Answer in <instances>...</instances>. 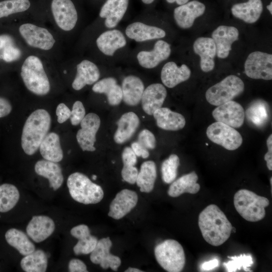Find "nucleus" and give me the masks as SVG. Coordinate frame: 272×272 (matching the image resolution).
<instances>
[{"mask_svg":"<svg viewBox=\"0 0 272 272\" xmlns=\"http://www.w3.org/2000/svg\"><path fill=\"white\" fill-rule=\"evenodd\" d=\"M179 164V158L175 154L171 155L163 162L161 165V173L162 180L165 183L169 184L175 180Z\"/></svg>","mask_w":272,"mask_h":272,"instance_id":"39","label":"nucleus"},{"mask_svg":"<svg viewBox=\"0 0 272 272\" xmlns=\"http://www.w3.org/2000/svg\"><path fill=\"white\" fill-rule=\"evenodd\" d=\"M206 134L212 142L230 151L237 149L243 142L242 137L238 131L219 121L210 124L207 129Z\"/></svg>","mask_w":272,"mask_h":272,"instance_id":"8","label":"nucleus"},{"mask_svg":"<svg viewBox=\"0 0 272 272\" xmlns=\"http://www.w3.org/2000/svg\"><path fill=\"white\" fill-rule=\"evenodd\" d=\"M268 107L262 101H257L252 103L245 113L249 122L256 126L265 124L268 118Z\"/></svg>","mask_w":272,"mask_h":272,"instance_id":"37","label":"nucleus"},{"mask_svg":"<svg viewBox=\"0 0 272 272\" xmlns=\"http://www.w3.org/2000/svg\"><path fill=\"white\" fill-rule=\"evenodd\" d=\"M100 77V70L95 63L88 59L83 60L77 65V73L72 86L75 90H80L86 85L97 82Z\"/></svg>","mask_w":272,"mask_h":272,"instance_id":"24","label":"nucleus"},{"mask_svg":"<svg viewBox=\"0 0 272 272\" xmlns=\"http://www.w3.org/2000/svg\"><path fill=\"white\" fill-rule=\"evenodd\" d=\"M167 90L164 86L160 83H154L145 89L142 98V105L144 111L152 115L161 108L166 98Z\"/></svg>","mask_w":272,"mask_h":272,"instance_id":"22","label":"nucleus"},{"mask_svg":"<svg viewBox=\"0 0 272 272\" xmlns=\"http://www.w3.org/2000/svg\"><path fill=\"white\" fill-rule=\"evenodd\" d=\"M156 259L160 265L169 272H179L185 264V256L182 245L176 240L167 239L157 245L154 250Z\"/></svg>","mask_w":272,"mask_h":272,"instance_id":"6","label":"nucleus"},{"mask_svg":"<svg viewBox=\"0 0 272 272\" xmlns=\"http://www.w3.org/2000/svg\"><path fill=\"white\" fill-rule=\"evenodd\" d=\"M141 1L144 5L149 6L152 5L155 0H141Z\"/></svg>","mask_w":272,"mask_h":272,"instance_id":"59","label":"nucleus"},{"mask_svg":"<svg viewBox=\"0 0 272 272\" xmlns=\"http://www.w3.org/2000/svg\"><path fill=\"white\" fill-rule=\"evenodd\" d=\"M198 224L203 239L212 246L221 245L231 235L232 225L216 205H210L200 212Z\"/></svg>","mask_w":272,"mask_h":272,"instance_id":"1","label":"nucleus"},{"mask_svg":"<svg viewBox=\"0 0 272 272\" xmlns=\"http://www.w3.org/2000/svg\"><path fill=\"white\" fill-rule=\"evenodd\" d=\"M157 125L160 128L171 131L182 129L185 125V119L181 114L167 107H161L153 113Z\"/></svg>","mask_w":272,"mask_h":272,"instance_id":"28","label":"nucleus"},{"mask_svg":"<svg viewBox=\"0 0 272 272\" xmlns=\"http://www.w3.org/2000/svg\"><path fill=\"white\" fill-rule=\"evenodd\" d=\"M157 178L156 166L154 162H144L138 173L136 183L142 192L149 193L154 188Z\"/></svg>","mask_w":272,"mask_h":272,"instance_id":"35","label":"nucleus"},{"mask_svg":"<svg viewBox=\"0 0 272 272\" xmlns=\"http://www.w3.org/2000/svg\"><path fill=\"white\" fill-rule=\"evenodd\" d=\"M121 87L124 103L129 106L137 105L145 90L142 80L136 76L128 75L123 78Z\"/></svg>","mask_w":272,"mask_h":272,"instance_id":"27","label":"nucleus"},{"mask_svg":"<svg viewBox=\"0 0 272 272\" xmlns=\"http://www.w3.org/2000/svg\"><path fill=\"white\" fill-rule=\"evenodd\" d=\"M125 272H143V271L134 267H129L126 270Z\"/></svg>","mask_w":272,"mask_h":272,"instance_id":"60","label":"nucleus"},{"mask_svg":"<svg viewBox=\"0 0 272 272\" xmlns=\"http://www.w3.org/2000/svg\"><path fill=\"white\" fill-rule=\"evenodd\" d=\"M269 204L265 197L254 192L242 189L234 196V205L237 212L245 220L255 222L263 219L265 216V208Z\"/></svg>","mask_w":272,"mask_h":272,"instance_id":"3","label":"nucleus"},{"mask_svg":"<svg viewBox=\"0 0 272 272\" xmlns=\"http://www.w3.org/2000/svg\"><path fill=\"white\" fill-rule=\"evenodd\" d=\"M19 31L26 43L32 47L48 50L52 48L55 42L47 29L31 23L22 24Z\"/></svg>","mask_w":272,"mask_h":272,"instance_id":"11","label":"nucleus"},{"mask_svg":"<svg viewBox=\"0 0 272 272\" xmlns=\"http://www.w3.org/2000/svg\"><path fill=\"white\" fill-rule=\"evenodd\" d=\"M92 177V179L95 180L97 178V176L95 175H93Z\"/></svg>","mask_w":272,"mask_h":272,"instance_id":"62","label":"nucleus"},{"mask_svg":"<svg viewBox=\"0 0 272 272\" xmlns=\"http://www.w3.org/2000/svg\"><path fill=\"white\" fill-rule=\"evenodd\" d=\"M120 264V258L117 256L110 254L108 257L100 265L104 269H107L109 267L112 270L116 271Z\"/></svg>","mask_w":272,"mask_h":272,"instance_id":"51","label":"nucleus"},{"mask_svg":"<svg viewBox=\"0 0 272 272\" xmlns=\"http://www.w3.org/2000/svg\"><path fill=\"white\" fill-rule=\"evenodd\" d=\"M206 10L205 5L201 2L193 0L176 7L173 11V17L177 25L182 29L191 27L195 20L202 16Z\"/></svg>","mask_w":272,"mask_h":272,"instance_id":"18","label":"nucleus"},{"mask_svg":"<svg viewBox=\"0 0 272 272\" xmlns=\"http://www.w3.org/2000/svg\"><path fill=\"white\" fill-rule=\"evenodd\" d=\"M217 121L228 125L233 128H239L243 124L245 111L238 102L231 100L219 105L212 112Z\"/></svg>","mask_w":272,"mask_h":272,"instance_id":"15","label":"nucleus"},{"mask_svg":"<svg viewBox=\"0 0 272 272\" xmlns=\"http://www.w3.org/2000/svg\"><path fill=\"white\" fill-rule=\"evenodd\" d=\"M92 90L96 93L104 94L110 105H118L122 100L121 87L113 77H108L98 81L93 85Z\"/></svg>","mask_w":272,"mask_h":272,"instance_id":"30","label":"nucleus"},{"mask_svg":"<svg viewBox=\"0 0 272 272\" xmlns=\"http://www.w3.org/2000/svg\"><path fill=\"white\" fill-rule=\"evenodd\" d=\"M138 173V169L134 166L127 165H123L121 172L123 180L131 184L136 182Z\"/></svg>","mask_w":272,"mask_h":272,"instance_id":"47","label":"nucleus"},{"mask_svg":"<svg viewBox=\"0 0 272 272\" xmlns=\"http://www.w3.org/2000/svg\"><path fill=\"white\" fill-rule=\"evenodd\" d=\"M67 185L72 197L85 205L97 203L104 196L102 187L80 172L73 173L69 176Z\"/></svg>","mask_w":272,"mask_h":272,"instance_id":"5","label":"nucleus"},{"mask_svg":"<svg viewBox=\"0 0 272 272\" xmlns=\"http://www.w3.org/2000/svg\"><path fill=\"white\" fill-rule=\"evenodd\" d=\"M118 127L114 135L115 143L121 144L128 141L140 125L138 115L133 112L123 114L117 122Z\"/></svg>","mask_w":272,"mask_h":272,"instance_id":"29","label":"nucleus"},{"mask_svg":"<svg viewBox=\"0 0 272 272\" xmlns=\"http://www.w3.org/2000/svg\"><path fill=\"white\" fill-rule=\"evenodd\" d=\"M244 87V84L240 78L229 75L210 87L206 92V98L210 104L218 106L240 95Z\"/></svg>","mask_w":272,"mask_h":272,"instance_id":"7","label":"nucleus"},{"mask_svg":"<svg viewBox=\"0 0 272 272\" xmlns=\"http://www.w3.org/2000/svg\"><path fill=\"white\" fill-rule=\"evenodd\" d=\"M138 142L148 150L154 149L156 145V138L150 130L145 129L139 134Z\"/></svg>","mask_w":272,"mask_h":272,"instance_id":"44","label":"nucleus"},{"mask_svg":"<svg viewBox=\"0 0 272 272\" xmlns=\"http://www.w3.org/2000/svg\"><path fill=\"white\" fill-rule=\"evenodd\" d=\"M231 13L233 16L244 22L252 24L260 18L263 11L261 0H248L233 5Z\"/></svg>","mask_w":272,"mask_h":272,"instance_id":"26","label":"nucleus"},{"mask_svg":"<svg viewBox=\"0 0 272 272\" xmlns=\"http://www.w3.org/2000/svg\"><path fill=\"white\" fill-rule=\"evenodd\" d=\"M71 234L78 240L87 237L91 235L88 226L81 224L73 227L70 231Z\"/></svg>","mask_w":272,"mask_h":272,"instance_id":"50","label":"nucleus"},{"mask_svg":"<svg viewBox=\"0 0 272 272\" xmlns=\"http://www.w3.org/2000/svg\"><path fill=\"white\" fill-rule=\"evenodd\" d=\"M239 31L234 26L221 25L214 30L212 38L216 47V55L220 58H227L232 49V45L238 40Z\"/></svg>","mask_w":272,"mask_h":272,"instance_id":"19","label":"nucleus"},{"mask_svg":"<svg viewBox=\"0 0 272 272\" xmlns=\"http://www.w3.org/2000/svg\"><path fill=\"white\" fill-rule=\"evenodd\" d=\"M12 105L6 99L0 97V118L5 117L10 113Z\"/></svg>","mask_w":272,"mask_h":272,"instance_id":"55","label":"nucleus"},{"mask_svg":"<svg viewBox=\"0 0 272 272\" xmlns=\"http://www.w3.org/2000/svg\"><path fill=\"white\" fill-rule=\"evenodd\" d=\"M22 268L26 272H44L47 267V257L41 250H34L21 261Z\"/></svg>","mask_w":272,"mask_h":272,"instance_id":"36","label":"nucleus"},{"mask_svg":"<svg viewBox=\"0 0 272 272\" xmlns=\"http://www.w3.org/2000/svg\"><path fill=\"white\" fill-rule=\"evenodd\" d=\"M56 114L58 122L62 123L70 118L71 111L65 104L61 103L57 106Z\"/></svg>","mask_w":272,"mask_h":272,"instance_id":"49","label":"nucleus"},{"mask_svg":"<svg viewBox=\"0 0 272 272\" xmlns=\"http://www.w3.org/2000/svg\"><path fill=\"white\" fill-rule=\"evenodd\" d=\"M51 124L49 113L43 109L33 111L26 119L23 128L21 146L24 152L32 155L48 133Z\"/></svg>","mask_w":272,"mask_h":272,"instance_id":"2","label":"nucleus"},{"mask_svg":"<svg viewBox=\"0 0 272 272\" xmlns=\"http://www.w3.org/2000/svg\"><path fill=\"white\" fill-rule=\"evenodd\" d=\"M55 229L53 220L46 216H35L26 227L27 235L35 242H41L49 237Z\"/></svg>","mask_w":272,"mask_h":272,"instance_id":"25","label":"nucleus"},{"mask_svg":"<svg viewBox=\"0 0 272 272\" xmlns=\"http://www.w3.org/2000/svg\"><path fill=\"white\" fill-rule=\"evenodd\" d=\"M267 9L269 12L270 14H272V2H271L269 5L266 6Z\"/></svg>","mask_w":272,"mask_h":272,"instance_id":"61","label":"nucleus"},{"mask_svg":"<svg viewBox=\"0 0 272 272\" xmlns=\"http://www.w3.org/2000/svg\"><path fill=\"white\" fill-rule=\"evenodd\" d=\"M189 0H166L169 4L176 3L178 6L183 5L188 3Z\"/></svg>","mask_w":272,"mask_h":272,"instance_id":"58","label":"nucleus"},{"mask_svg":"<svg viewBox=\"0 0 272 272\" xmlns=\"http://www.w3.org/2000/svg\"><path fill=\"white\" fill-rule=\"evenodd\" d=\"M124 34L126 38L142 43L163 38L166 36V33L160 27L138 21L126 27Z\"/></svg>","mask_w":272,"mask_h":272,"instance_id":"16","label":"nucleus"},{"mask_svg":"<svg viewBox=\"0 0 272 272\" xmlns=\"http://www.w3.org/2000/svg\"><path fill=\"white\" fill-rule=\"evenodd\" d=\"M131 148L138 157H141L146 159L149 156L148 150L144 147L138 141L133 142L131 144Z\"/></svg>","mask_w":272,"mask_h":272,"instance_id":"53","label":"nucleus"},{"mask_svg":"<svg viewBox=\"0 0 272 272\" xmlns=\"http://www.w3.org/2000/svg\"><path fill=\"white\" fill-rule=\"evenodd\" d=\"M191 71L185 64L179 66L174 61L166 62L161 71V79L166 87L172 88L180 83L188 80Z\"/></svg>","mask_w":272,"mask_h":272,"instance_id":"23","label":"nucleus"},{"mask_svg":"<svg viewBox=\"0 0 272 272\" xmlns=\"http://www.w3.org/2000/svg\"><path fill=\"white\" fill-rule=\"evenodd\" d=\"M246 75L253 79H272V55L256 51L250 53L244 63Z\"/></svg>","mask_w":272,"mask_h":272,"instance_id":"9","label":"nucleus"},{"mask_svg":"<svg viewBox=\"0 0 272 272\" xmlns=\"http://www.w3.org/2000/svg\"><path fill=\"white\" fill-rule=\"evenodd\" d=\"M39 149L45 160L57 163L63 159L59 137L55 132L47 133L41 142Z\"/></svg>","mask_w":272,"mask_h":272,"instance_id":"33","label":"nucleus"},{"mask_svg":"<svg viewBox=\"0 0 272 272\" xmlns=\"http://www.w3.org/2000/svg\"><path fill=\"white\" fill-rule=\"evenodd\" d=\"M266 145L268 151L265 154L264 159L266 162V166L268 170H272V135H269L266 140Z\"/></svg>","mask_w":272,"mask_h":272,"instance_id":"54","label":"nucleus"},{"mask_svg":"<svg viewBox=\"0 0 272 272\" xmlns=\"http://www.w3.org/2000/svg\"><path fill=\"white\" fill-rule=\"evenodd\" d=\"M51 9L55 23L61 29L69 31L75 28L78 14L72 0H52Z\"/></svg>","mask_w":272,"mask_h":272,"instance_id":"10","label":"nucleus"},{"mask_svg":"<svg viewBox=\"0 0 272 272\" xmlns=\"http://www.w3.org/2000/svg\"><path fill=\"white\" fill-rule=\"evenodd\" d=\"M127 43L125 34L116 28L104 31L96 40L99 50L107 57L113 56L119 50L125 47Z\"/></svg>","mask_w":272,"mask_h":272,"instance_id":"14","label":"nucleus"},{"mask_svg":"<svg viewBox=\"0 0 272 272\" xmlns=\"http://www.w3.org/2000/svg\"><path fill=\"white\" fill-rule=\"evenodd\" d=\"M228 257L232 260L223 263L227 271L234 272L241 268L246 271H251L249 267L253 264V261L250 255L243 254L240 256H228Z\"/></svg>","mask_w":272,"mask_h":272,"instance_id":"42","label":"nucleus"},{"mask_svg":"<svg viewBox=\"0 0 272 272\" xmlns=\"http://www.w3.org/2000/svg\"><path fill=\"white\" fill-rule=\"evenodd\" d=\"M21 55V50L14 45H12L3 49L1 57L5 61L10 62L18 60Z\"/></svg>","mask_w":272,"mask_h":272,"instance_id":"46","label":"nucleus"},{"mask_svg":"<svg viewBox=\"0 0 272 272\" xmlns=\"http://www.w3.org/2000/svg\"><path fill=\"white\" fill-rule=\"evenodd\" d=\"M85 109L83 103L80 101H76L73 106L70 116L72 125H77L85 116Z\"/></svg>","mask_w":272,"mask_h":272,"instance_id":"45","label":"nucleus"},{"mask_svg":"<svg viewBox=\"0 0 272 272\" xmlns=\"http://www.w3.org/2000/svg\"><path fill=\"white\" fill-rule=\"evenodd\" d=\"M197 180L198 176L194 171L185 174L172 182L168 190V194L176 197L186 192L195 194L200 188L197 183Z\"/></svg>","mask_w":272,"mask_h":272,"instance_id":"32","label":"nucleus"},{"mask_svg":"<svg viewBox=\"0 0 272 272\" xmlns=\"http://www.w3.org/2000/svg\"><path fill=\"white\" fill-rule=\"evenodd\" d=\"M112 243L109 237L103 238L98 240L91 253L90 260L94 264H100L110 255V250Z\"/></svg>","mask_w":272,"mask_h":272,"instance_id":"41","label":"nucleus"},{"mask_svg":"<svg viewBox=\"0 0 272 272\" xmlns=\"http://www.w3.org/2000/svg\"><path fill=\"white\" fill-rule=\"evenodd\" d=\"M137 193L131 190L124 189L119 192L111 201L108 216L116 220L122 218L137 205Z\"/></svg>","mask_w":272,"mask_h":272,"instance_id":"20","label":"nucleus"},{"mask_svg":"<svg viewBox=\"0 0 272 272\" xmlns=\"http://www.w3.org/2000/svg\"><path fill=\"white\" fill-rule=\"evenodd\" d=\"M69 270L71 272H87V266L82 260L72 259L69 263Z\"/></svg>","mask_w":272,"mask_h":272,"instance_id":"52","label":"nucleus"},{"mask_svg":"<svg viewBox=\"0 0 272 272\" xmlns=\"http://www.w3.org/2000/svg\"><path fill=\"white\" fill-rule=\"evenodd\" d=\"M30 6L29 0H6L0 2V18L25 12Z\"/></svg>","mask_w":272,"mask_h":272,"instance_id":"40","label":"nucleus"},{"mask_svg":"<svg viewBox=\"0 0 272 272\" xmlns=\"http://www.w3.org/2000/svg\"><path fill=\"white\" fill-rule=\"evenodd\" d=\"M12 45H14V40L11 36L6 34L0 35V50Z\"/></svg>","mask_w":272,"mask_h":272,"instance_id":"56","label":"nucleus"},{"mask_svg":"<svg viewBox=\"0 0 272 272\" xmlns=\"http://www.w3.org/2000/svg\"><path fill=\"white\" fill-rule=\"evenodd\" d=\"M35 171L38 175L47 178L50 187L54 190L61 186L63 177L61 168L56 162L46 160H39L35 164Z\"/></svg>","mask_w":272,"mask_h":272,"instance_id":"31","label":"nucleus"},{"mask_svg":"<svg viewBox=\"0 0 272 272\" xmlns=\"http://www.w3.org/2000/svg\"><path fill=\"white\" fill-rule=\"evenodd\" d=\"M129 0H105L102 4L99 16L104 20V24L107 29L116 28L126 14Z\"/></svg>","mask_w":272,"mask_h":272,"instance_id":"17","label":"nucleus"},{"mask_svg":"<svg viewBox=\"0 0 272 272\" xmlns=\"http://www.w3.org/2000/svg\"><path fill=\"white\" fill-rule=\"evenodd\" d=\"M81 128L77 133V142L84 151H95L94 146L96 142V134L100 126V119L98 115L90 113L85 115L81 121Z\"/></svg>","mask_w":272,"mask_h":272,"instance_id":"12","label":"nucleus"},{"mask_svg":"<svg viewBox=\"0 0 272 272\" xmlns=\"http://www.w3.org/2000/svg\"><path fill=\"white\" fill-rule=\"evenodd\" d=\"M219 263V262L217 259L206 261L201 264V269L203 270H210L218 266Z\"/></svg>","mask_w":272,"mask_h":272,"instance_id":"57","label":"nucleus"},{"mask_svg":"<svg viewBox=\"0 0 272 272\" xmlns=\"http://www.w3.org/2000/svg\"><path fill=\"white\" fill-rule=\"evenodd\" d=\"M21 76L26 87L32 93L39 96L47 94L50 83L41 60L35 55H30L24 60Z\"/></svg>","mask_w":272,"mask_h":272,"instance_id":"4","label":"nucleus"},{"mask_svg":"<svg viewBox=\"0 0 272 272\" xmlns=\"http://www.w3.org/2000/svg\"><path fill=\"white\" fill-rule=\"evenodd\" d=\"M171 52L170 45L164 40L158 39L151 50L140 51L137 54L136 59L142 67L152 69L167 59Z\"/></svg>","mask_w":272,"mask_h":272,"instance_id":"13","label":"nucleus"},{"mask_svg":"<svg viewBox=\"0 0 272 272\" xmlns=\"http://www.w3.org/2000/svg\"><path fill=\"white\" fill-rule=\"evenodd\" d=\"M137 157L130 147H125L122 153L123 165L134 166L137 162Z\"/></svg>","mask_w":272,"mask_h":272,"instance_id":"48","label":"nucleus"},{"mask_svg":"<svg viewBox=\"0 0 272 272\" xmlns=\"http://www.w3.org/2000/svg\"><path fill=\"white\" fill-rule=\"evenodd\" d=\"M19 197V190L15 185L8 183L0 185V212L6 213L12 210Z\"/></svg>","mask_w":272,"mask_h":272,"instance_id":"38","label":"nucleus"},{"mask_svg":"<svg viewBox=\"0 0 272 272\" xmlns=\"http://www.w3.org/2000/svg\"><path fill=\"white\" fill-rule=\"evenodd\" d=\"M98 241L97 238L92 235L79 239L73 248L75 254L79 255L91 253L94 249Z\"/></svg>","mask_w":272,"mask_h":272,"instance_id":"43","label":"nucleus"},{"mask_svg":"<svg viewBox=\"0 0 272 272\" xmlns=\"http://www.w3.org/2000/svg\"><path fill=\"white\" fill-rule=\"evenodd\" d=\"M8 243L16 249L23 255H26L33 252L35 245L23 231L15 228L8 230L5 234Z\"/></svg>","mask_w":272,"mask_h":272,"instance_id":"34","label":"nucleus"},{"mask_svg":"<svg viewBox=\"0 0 272 272\" xmlns=\"http://www.w3.org/2000/svg\"><path fill=\"white\" fill-rule=\"evenodd\" d=\"M193 49L200 57V67L203 72L212 71L215 67L216 47L212 38L200 37L194 42Z\"/></svg>","mask_w":272,"mask_h":272,"instance_id":"21","label":"nucleus"}]
</instances>
